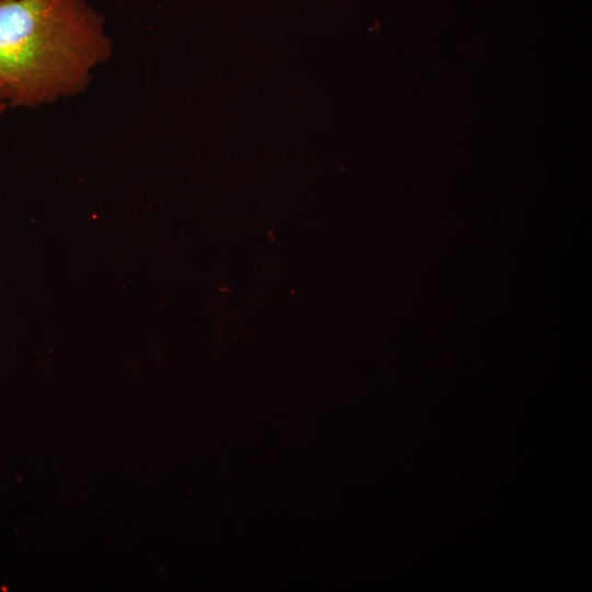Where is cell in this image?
<instances>
[{"label": "cell", "instance_id": "6da1fadb", "mask_svg": "<svg viewBox=\"0 0 592 592\" xmlns=\"http://www.w3.org/2000/svg\"><path fill=\"white\" fill-rule=\"evenodd\" d=\"M111 54L105 22L87 0L0 1V83L9 107L83 92Z\"/></svg>", "mask_w": 592, "mask_h": 592}, {"label": "cell", "instance_id": "7a4b0ae2", "mask_svg": "<svg viewBox=\"0 0 592 592\" xmlns=\"http://www.w3.org/2000/svg\"><path fill=\"white\" fill-rule=\"evenodd\" d=\"M9 107L8 105V102H7V99H5V95H4V91H3V88L0 83V118L2 117V115L4 114L5 110Z\"/></svg>", "mask_w": 592, "mask_h": 592}, {"label": "cell", "instance_id": "3957f363", "mask_svg": "<svg viewBox=\"0 0 592 592\" xmlns=\"http://www.w3.org/2000/svg\"><path fill=\"white\" fill-rule=\"evenodd\" d=\"M0 1H3V0H0Z\"/></svg>", "mask_w": 592, "mask_h": 592}]
</instances>
